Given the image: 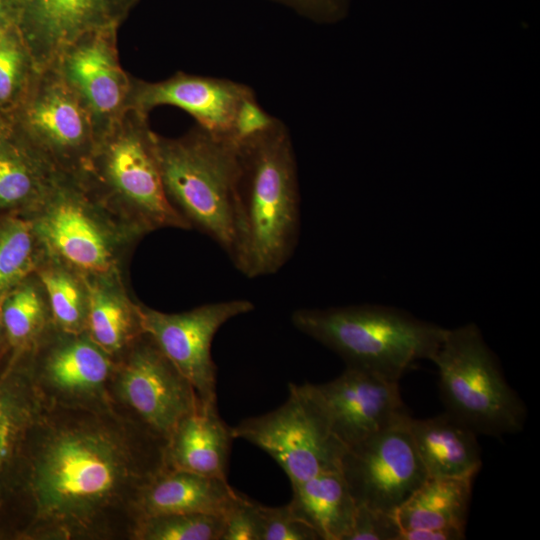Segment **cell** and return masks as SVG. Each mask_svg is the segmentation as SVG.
<instances>
[{
  "mask_svg": "<svg viewBox=\"0 0 540 540\" xmlns=\"http://www.w3.org/2000/svg\"><path fill=\"white\" fill-rule=\"evenodd\" d=\"M26 219L48 252L85 276L125 274L134 248L146 235L109 210L77 176L62 173Z\"/></svg>",
  "mask_w": 540,
  "mask_h": 540,
  "instance_id": "8992f818",
  "label": "cell"
},
{
  "mask_svg": "<svg viewBox=\"0 0 540 540\" xmlns=\"http://www.w3.org/2000/svg\"><path fill=\"white\" fill-rule=\"evenodd\" d=\"M165 193L189 224L230 257L234 246V205L240 149L231 137L195 125L185 134L156 136Z\"/></svg>",
  "mask_w": 540,
  "mask_h": 540,
  "instance_id": "5b68a950",
  "label": "cell"
},
{
  "mask_svg": "<svg viewBox=\"0 0 540 540\" xmlns=\"http://www.w3.org/2000/svg\"><path fill=\"white\" fill-rule=\"evenodd\" d=\"M140 1L19 0L16 26L40 70L80 35L119 28Z\"/></svg>",
  "mask_w": 540,
  "mask_h": 540,
  "instance_id": "2e32d148",
  "label": "cell"
},
{
  "mask_svg": "<svg viewBox=\"0 0 540 540\" xmlns=\"http://www.w3.org/2000/svg\"><path fill=\"white\" fill-rule=\"evenodd\" d=\"M0 129H5V128L0 125Z\"/></svg>",
  "mask_w": 540,
  "mask_h": 540,
  "instance_id": "74e56055",
  "label": "cell"
},
{
  "mask_svg": "<svg viewBox=\"0 0 540 540\" xmlns=\"http://www.w3.org/2000/svg\"><path fill=\"white\" fill-rule=\"evenodd\" d=\"M166 441L116 405H48L26 439L0 517L20 540L130 539L142 488L165 469Z\"/></svg>",
  "mask_w": 540,
  "mask_h": 540,
  "instance_id": "6da1fadb",
  "label": "cell"
},
{
  "mask_svg": "<svg viewBox=\"0 0 540 540\" xmlns=\"http://www.w3.org/2000/svg\"><path fill=\"white\" fill-rule=\"evenodd\" d=\"M410 433L428 477H475L482 466L477 433L445 412L409 418Z\"/></svg>",
  "mask_w": 540,
  "mask_h": 540,
  "instance_id": "44dd1931",
  "label": "cell"
},
{
  "mask_svg": "<svg viewBox=\"0 0 540 540\" xmlns=\"http://www.w3.org/2000/svg\"><path fill=\"white\" fill-rule=\"evenodd\" d=\"M240 171L230 258L248 278L279 271L292 256L299 232V186L295 151L280 119L239 144Z\"/></svg>",
  "mask_w": 540,
  "mask_h": 540,
  "instance_id": "7a4b0ae2",
  "label": "cell"
},
{
  "mask_svg": "<svg viewBox=\"0 0 540 540\" xmlns=\"http://www.w3.org/2000/svg\"><path fill=\"white\" fill-rule=\"evenodd\" d=\"M234 436L217 405L201 406L183 418L166 442L165 467L227 480Z\"/></svg>",
  "mask_w": 540,
  "mask_h": 540,
  "instance_id": "ffe728a7",
  "label": "cell"
},
{
  "mask_svg": "<svg viewBox=\"0 0 540 540\" xmlns=\"http://www.w3.org/2000/svg\"><path fill=\"white\" fill-rule=\"evenodd\" d=\"M261 540H319L314 530L299 520L288 504L268 507L259 504Z\"/></svg>",
  "mask_w": 540,
  "mask_h": 540,
  "instance_id": "4dcf8cb0",
  "label": "cell"
},
{
  "mask_svg": "<svg viewBox=\"0 0 540 540\" xmlns=\"http://www.w3.org/2000/svg\"><path fill=\"white\" fill-rule=\"evenodd\" d=\"M46 252L28 219L0 214V299L35 272Z\"/></svg>",
  "mask_w": 540,
  "mask_h": 540,
  "instance_id": "83f0119b",
  "label": "cell"
},
{
  "mask_svg": "<svg viewBox=\"0 0 540 540\" xmlns=\"http://www.w3.org/2000/svg\"><path fill=\"white\" fill-rule=\"evenodd\" d=\"M0 368V513L14 484L28 434L47 406L26 351L7 353Z\"/></svg>",
  "mask_w": 540,
  "mask_h": 540,
  "instance_id": "ac0fdd59",
  "label": "cell"
},
{
  "mask_svg": "<svg viewBox=\"0 0 540 540\" xmlns=\"http://www.w3.org/2000/svg\"><path fill=\"white\" fill-rule=\"evenodd\" d=\"M408 413L347 449L341 473L357 506L395 513L428 478Z\"/></svg>",
  "mask_w": 540,
  "mask_h": 540,
  "instance_id": "7c38bea8",
  "label": "cell"
},
{
  "mask_svg": "<svg viewBox=\"0 0 540 540\" xmlns=\"http://www.w3.org/2000/svg\"><path fill=\"white\" fill-rule=\"evenodd\" d=\"M0 313L10 353L31 348L54 324L45 288L35 272L0 299Z\"/></svg>",
  "mask_w": 540,
  "mask_h": 540,
  "instance_id": "484cf974",
  "label": "cell"
},
{
  "mask_svg": "<svg viewBox=\"0 0 540 540\" xmlns=\"http://www.w3.org/2000/svg\"><path fill=\"white\" fill-rule=\"evenodd\" d=\"M7 351H8V347H7L5 332H4V328H3V324L1 320V313H0V362L6 355Z\"/></svg>",
  "mask_w": 540,
  "mask_h": 540,
  "instance_id": "8d00e7d4",
  "label": "cell"
},
{
  "mask_svg": "<svg viewBox=\"0 0 540 540\" xmlns=\"http://www.w3.org/2000/svg\"><path fill=\"white\" fill-rule=\"evenodd\" d=\"M117 31L109 27L84 33L51 64L86 107L96 142L128 110L132 76L120 65Z\"/></svg>",
  "mask_w": 540,
  "mask_h": 540,
  "instance_id": "5bb4252c",
  "label": "cell"
},
{
  "mask_svg": "<svg viewBox=\"0 0 540 540\" xmlns=\"http://www.w3.org/2000/svg\"><path fill=\"white\" fill-rule=\"evenodd\" d=\"M239 496L227 480L165 468L140 491L136 514L138 522L168 514L224 515Z\"/></svg>",
  "mask_w": 540,
  "mask_h": 540,
  "instance_id": "d6986e66",
  "label": "cell"
},
{
  "mask_svg": "<svg viewBox=\"0 0 540 540\" xmlns=\"http://www.w3.org/2000/svg\"><path fill=\"white\" fill-rule=\"evenodd\" d=\"M38 71L17 26L0 33V125L5 129H8Z\"/></svg>",
  "mask_w": 540,
  "mask_h": 540,
  "instance_id": "f1b7e54d",
  "label": "cell"
},
{
  "mask_svg": "<svg viewBox=\"0 0 540 540\" xmlns=\"http://www.w3.org/2000/svg\"><path fill=\"white\" fill-rule=\"evenodd\" d=\"M221 514H168L140 520L131 540H220Z\"/></svg>",
  "mask_w": 540,
  "mask_h": 540,
  "instance_id": "f546056e",
  "label": "cell"
},
{
  "mask_svg": "<svg viewBox=\"0 0 540 540\" xmlns=\"http://www.w3.org/2000/svg\"><path fill=\"white\" fill-rule=\"evenodd\" d=\"M278 120L258 103L254 92L241 102L233 121L231 138L239 145L269 130Z\"/></svg>",
  "mask_w": 540,
  "mask_h": 540,
  "instance_id": "836d02e7",
  "label": "cell"
},
{
  "mask_svg": "<svg viewBox=\"0 0 540 540\" xmlns=\"http://www.w3.org/2000/svg\"><path fill=\"white\" fill-rule=\"evenodd\" d=\"M110 392L119 409L166 442L202 406L192 384L145 332L116 360Z\"/></svg>",
  "mask_w": 540,
  "mask_h": 540,
  "instance_id": "30bf717a",
  "label": "cell"
},
{
  "mask_svg": "<svg viewBox=\"0 0 540 540\" xmlns=\"http://www.w3.org/2000/svg\"><path fill=\"white\" fill-rule=\"evenodd\" d=\"M35 273L45 288L54 325L65 332H85L89 310L86 276L48 251Z\"/></svg>",
  "mask_w": 540,
  "mask_h": 540,
  "instance_id": "4316f807",
  "label": "cell"
},
{
  "mask_svg": "<svg viewBox=\"0 0 540 540\" xmlns=\"http://www.w3.org/2000/svg\"><path fill=\"white\" fill-rule=\"evenodd\" d=\"M283 5L317 24H335L346 18L352 0H268Z\"/></svg>",
  "mask_w": 540,
  "mask_h": 540,
  "instance_id": "e575fe53",
  "label": "cell"
},
{
  "mask_svg": "<svg viewBox=\"0 0 540 540\" xmlns=\"http://www.w3.org/2000/svg\"><path fill=\"white\" fill-rule=\"evenodd\" d=\"M232 433L270 455L291 484L340 471L346 451L332 435L308 384H290L281 406L244 419L232 427Z\"/></svg>",
  "mask_w": 540,
  "mask_h": 540,
  "instance_id": "9c48e42d",
  "label": "cell"
},
{
  "mask_svg": "<svg viewBox=\"0 0 540 540\" xmlns=\"http://www.w3.org/2000/svg\"><path fill=\"white\" fill-rule=\"evenodd\" d=\"M19 0H0V33L16 25Z\"/></svg>",
  "mask_w": 540,
  "mask_h": 540,
  "instance_id": "d590c367",
  "label": "cell"
},
{
  "mask_svg": "<svg viewBox=\"0 0 540 540\" xmlns=\"http://www.w3.org/2000/svg\"><path fill=\"white\" fill-rule=\"evenodd\" d=\"M8 131L54 172L79 176L96 144L90 115L58 70L40 69Z\"/></svg>",
  "mask_w": 540,
  "mask_h": 540,
  "instance_id": "ba28073f",
  "label": "cell"
},
{
  "mask_svg": "<svg viewBox=\"0 0 540 540\" xmlns=\"http://www.w3.org/2000/svg\"><path fill=\"white\" fill-rule=\"evenodd\" d=\"M291 321L346 366L396 382L417 361L431 360L446 331L406 311L372 304L298 309Z\"/></svg>",
  "mask_w": 540,
  "mask_h": 540,
  "instance_id": "3957f363",
  "label": "cell"
},
{
  "mask_svg": "<svg viewBox=\"0 0 540 540\" xmlns=\"http://www.w3.org/2000/svg\"><path fill=\"white\" fill-rule=\"evenodd\" d=\"M473 479L428 477L395 511L400 533L442 530L464 539Z\"/></svg>",
  "mask_w": 540,
  "mask_h": 540,
  "instance_id": "603a6c76",
  "label": "cell"
},
{
  "mask_svg": "<svg viewBox=\"0 0 540 540\" xmlns=\"http://www.w3.org/2000/svg\"><path fill=\"white\" fill-rule=\"evenodd\" d=\"M259 504L241 495L224 514L220 540H261Z\"/></svg>",
  "mask_w": 540,
  "mask_h": 540,
  "instance_id": "1f68e13d",
  "label": "cell"
},
{
  "mask_svg": "<svg viewBox=\"0 0 540 540\" xmlns=\"http://www.w3.org/2000/svg\"><path fill=\"white\" fill-rule=\"evenodd\" d=\"M27 353L33 379L48 405L106 409L115 406L110 392L116 361L87 334L54 324Z\"/></svg>",
  "mask_w": 540,
  "mask_h": 540,
  "instance_id": "8fae6325",
  "label": "cell"
},
{
  "mask_svg": "<svg viewBox=\"0 0 540 540\" xmlns=\"http://www.w3.org/2000/svg\"><path fill=\"white\" fill-rule=\"evenodd\" d=\"M56 175L8 129H0V214L29 217L44 201Z\"/></svg>",
  "mask_w": 540,
  "mask_h": 540,
  "instance_id": "d4e9b609",
  "label": "cell"
},
{
  "mask_svg": "<svg viewBox=\"0 0 540 540\" xmlns=\"http://www.w3.org/2000/svg\"><path fill=\"white\" fill-rule=\"evenodd\" d=\"M332 435L347 450L407 413L399 382L346 366L335 379L307 383Z\"/></svg>",
  "mask_w": 540,
  "mask_h": 540,
  "instance_id": "9a60e30c",
  "label": "cell"
},
{
  "mask_svg": "<svg viewBox=\"0 0 540 540\" xmlns=\"http://www.w3.org/2000/svg\"><path fill=\"white\" fill-rule=\"evenodd\" d=\"M446 412L477 434L520 432L526 408L474 323L447 329L431 358Z\"/></svg>",
  "mask_w": 540,
  "mask_h": 540,
  "instance_id": "52a82bcc",
  "label": "cell"
},
{
  "mask_svg": "<svg viewBox=\"0 0 540 540\" xmlns=\"http://www.w3.org/2000/svg\"><path fill=\"white\" fill-rule=\"evenodd\" d=\"M399 534L395 513L357 506L352 528L345 540H398Z\"/></svg>",
  "mask_w": 540,
  "mask_h": 540,
  "instance_id": "d6a6232c",
  "label": "cell"
},
{
  "mask_svg": "<svg viewBox=\"0 0 540 540\" xmlns=\"http://www.w3.org/2000/svg\"><path fill=\"white\" fill-rule=\"evenodd\" d=\"M291 485L288 506L293 514L311 527L320 540H345L357 505L341 471L322 473Z\"/></svg>",
  "mask_w": 540,
  "mask_h": 540,
  "instance_id": "cb8c5ba5",
  "label": "cell"
},
{
  "mask_svg": "<svg viewBox=\"0 0 540 540\" xmlns=\"http://www.w3.org/2000/svg\"><path fill=\"white\" fill-rule=\"evenodd\" d=\"M254 90L231 79L177 72L151 82L131 77L128 109L146 115L162 105L177 107L200 127L231 137L233 121L241 102Z\"/></svg>",
  "mask_w": 540,
  "mask_h": 540,
  "instance_id": "e0dca14e",
  "label": "cell"
},
{
  "mask_svg": "<svg viewBox=\"0 0 540 540\" xmlns=\"http://www.w3.org/2000/svg\"><path fill=\"white\" fill-rule=\"evenodd\" d=\"M148 115L128 109L97 140L77 176L109 210L146 235L162 228L191 230L167 198Z\"/></svg>",
  "mask_w": 540,
  "mask_h": 540,
  "instance_id": "277c9868",
  "label": "cell"
},
{
  "mask_svg": "<svg viewBox=\"0 0 540 540\" xmlns=\"http://www.w3.org/2000/svg\"><path fill=\"white\" fill-rule=\"evenodd\" d=\"M140 308L144 332L192 384L202 405H217L212 341L227 321L253 311V303L234 299L180 313L161 312L142 303Z\"/></svg>",
  "mask_w": 540,
  "mask_h": 540,
  "instance_id": "4fadbf2b",
  "label": "cell"
},
{
  "mask_svg": "<svg viewBox=\"0 0 540 540\" xmlns=\"http://www.w3.org/2000/svg\"><path fill=\"white\" fill-rule=\"evenodd\" d=\"M89 310L86 332L115 361L144 333L139 302L130 297L125 274L86 276Z\"/></svg>",
  "mask_w": 540,
  "mask_h": 540,
  "instance_id": "7402d4cb",
  "label": "cell"
}]
</instances>
